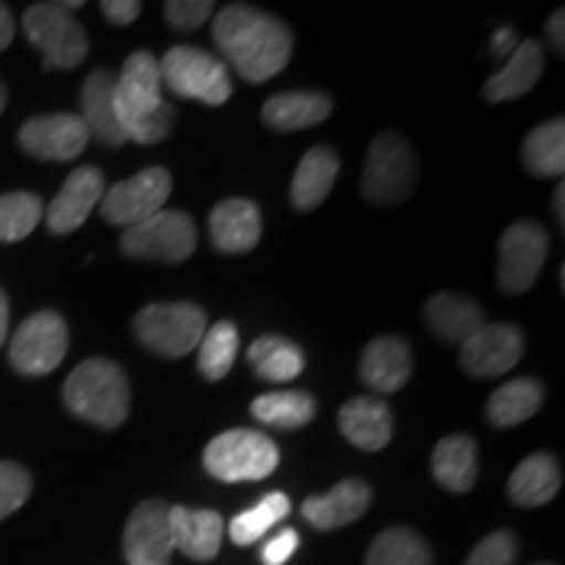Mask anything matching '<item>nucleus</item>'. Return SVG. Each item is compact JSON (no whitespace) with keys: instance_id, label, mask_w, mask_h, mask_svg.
<instances>
[{"instance_id":"f257e3e1","label":"nucleus","mask_w":565,"mask_h":565,"mask_svg":"<svg viewBox=\"0 0 565 565\" xmlns=\"http://www.w3.org/2000/svg\"><path fill=\"white\" fill-rule=\"evenodd\" d=\"M212 38L221 53L242 74V79L263 84L288 66L294 51V34L280 19L233 3L215 13Z\"/></svg>"},{"instance_id":"f03ea898","label":"nucleus","mask_w":565,"mask_h":565,"mask_svg":"<svg viewBox=\"0 0 565 565\" xmlns=\"http://www.w3.org/2000/svg\"><path fill=\"white\" fill-rule=\"evenodd\" d=\"M116 116L137 145H158L171 134L175 110L162 100L160 61L152 53L137 51L126 58L116 76Z\"/></svg>"},{"instance_id":"7ed1b4c3","label":"nucleus","mask_w":565,"mask_h":565,"mask_svg":"<svg viewBox=\"0 0 565 565\" xmlns=\"http://www.w3.org/2000/svg\"><path fill=\"white\" fill-rule=\"evenodd\" d=\"M68 412L103 429L121 427L131 408L129 377L108 359H87L63 385Z\"/></svg>"},{"instance_id":"20e7f679","label":"nucleus","mask_w":565,"mask_h":565,"mask_svg":"<svg viewBox=\"0 0 565 565\" xmlns=\"http://www.w3.org/2000/svg\"><path fill=\"white\" fill-rule=\"evenodd\" d=\"M278 445L257 429H228L204 450V469L221 482H259L278 469Z\"/></svg>"},{"instance_id":"39448f33","label":"nucleus","mask_w":565,"mask_h":565,"mask_svg":"<svg viewBox=\"0 0 565 565\" xmlns=\"http://www.w3.org/2000/svg\"><path fill=\"white\" fill-rule=\"evenodd\" d=\"M26 40L42 53L45 68H76L89 53L84 26L74 19L68 3H34L24 11Z\"/></svg>"},{"instance_id":"423d86ee","label":"nucleus","mask_w":565,"mask_h":565,"mask_svg":"<svg viewBox=\"0 0 565 565\" xmlns=\"http://www.w3.org/2000/svg\"><path fill=\"white\" fill-rule=\"evenodd\" d=\"M416 186V154L398 131L374 137L366 152L362 192L372 204H401Z\"/></svg>"},{"instance_id":"0eeeda50","label":"nucleus","mask_w":565,"mask_h":565,"mask_svg":"<svg viewBox=\"0 0 565 565\" xmlns=\"http://www.w3.org/2000/svg\"><path fill=\"white\" fill-rule=\"evenodd\" d=\"M160 76L162 84H168L175 95L186 100L223 105L233 95L228 66L202 47H171L160 61Z\"/></svg>"},{"instance_id":"6e6552de","label":"nucleus","mask_w":565,"mask_h":565,"mask_svg":"<svg viewBox=\"0 0 565 565\" xmlns=\"http://www.w3.org/2000/svg\"><path fill=\"white\" fill-rule=\"evenodd\" d=\"M207 330V315L196 303H150L134 317V333L141 345L160 356L179 359L200 345Z\"/></svg>"},{"instance_id":"1a4fd4ad","label":"nucleus","mask_w":565,"mask_h":565,"mask_svg":"<svg viewBox=\"0 0 565 565\" xmlns=\"http://www.w3.org/2000/svg\"><path fill=\"white\" fill-rule=\"evenodd\" d=\"M196 249V228L186 212L160 210L158 215L147 217L124 231L121 252L131 259L147 263H183Z\"/></svg>"},{"instance_id":"9d476101","label":"nucleus","mask_w":565,"mask_h":565,"mask_svg":"<svg viewBox=\"0 0 565 565\" xmlns=\"http://www.w3.org/2000/svg\"><path fill=\"white\" fill-rule=\"evenodd\" d=\"M68 351V328L58 312L32 315L11 338L9 359L13 370L26 377H42L58 370Z\"/></svg>"},{"instance_id":"9b49d317","label":"nucleus","mask_w":565,"mask_h":565,"mask_svg":"<svg viewBox=\"0 0 565 565\" xmlns=\"http://www.w3.org/2000/svg\"><path fill=\"white\" fill-rule=\"evenodd\" d=\"M173 189V179L166 168L152 166L116 186H110L100 200V215L110 225H137L147 217L158 215L168 202Z\"/></svg>"},{"instance_id":"f8f14e48","label":"nucleus","mask_w":565,"mask_h":565,"mask_svg":"<svg viewBox=\"0 0 565 565\" xmlns=\"http://www.w3.org/2000/svg\"><path fill=\"white\" fill-rule=\"evenodd\" d=\"M550 252V236L540 223L519 221L500 238L498 282L505 294H524L540 278Z\"/></svg>"},{"instance_id":"ddd939ff","label":"nucleus","mask_w":565,"mask_h":565,"mask_svg":"<svg viewBox=\"0 0 565 565\" xmlns=\"http://www.w3.org/2000/svg\"><path fill=\"white\" fill-rule=\"evenodd\" d=\"M21 150L38 160L66 162L79 158L89 145V131L82 116L74 113H51V116H34L19 131Z\"/></svg>"},{"instance_id":"4468645a","label":"nucleus","mask_w":565,"mask_h":565,"mask_svg":"<svg viewBox=\"0 0 565 565\" xmlns=\"http://www.w3.org/2000/svg\"><path fill=\"white\" fill-rule=\"evenodd\" d=\"M175 553L168 505L160 500H145L134 508L124 529L126 565H171Z\"/></svg>"},{"instance_id":"2eb2a0df","label":"nucleus","mask_w":565,"mask_h":565,"mask_svg":"<svg viewBox=\"0 0 565 565\" xmlns=\"http://www.w3.org/2000/svg\"><path fill=\"white\" fill-rule=\"evenodd\" d=\"M524 356V335L513 324H484L461 345V366L475 377H498L511 372Z\"/></svg>"},{"instance_id":"dca6fc26","label":"nucleus","mask_w":565,"mask_h":565,"mask_svg":"<svg viewBox=\"0 0 565 565\" xmlns=\"http://www.w3.org/2000/svg\"><path fill=\"white\" fill-rule=\"evenodd\" d=\"M105 194V179L97 168L82 166L68 175L61 192L47 207V231L66 236L82 228L95 204H100Z\"/></svg>"},{"instance_id":"f3484780","label":"nucleus","mask_w":565,"mask_h":565,"mask_svg":"<svg viewBox=\"0 0 565 565\" xmlns=\"http://www.w3.org/2000/svg\"><path fill=\"white\" fill-rule=\"evenodd\" d=\"M82 121L87 126L89 139L108 147H121L129 141L116 116V74L97 68L82 84Z\"/></svg>"},{"instance_id":"a211bd4d","label":"nucleus","mask_w":565,"mask_h":565,"mask_svg":"<svg viewBox=\"0 0 565 565\" xmlns=\"http://www.w3.org/2000/svg\"><path fill=\"white\" fill-rule=\"evenodd\" d=\"M370 503V487H366L362 479H345V482L335 484L330 492L315 494V498L303 500L301 513L315 529L330 532V529L349 526L353 521L362 519Z\"/></svg>"},{"instance_id":"6ab92c4d","label":"nucleus","mask_w":565,"mask_h":565,"mask_svg":"<svg viewBox=\"0 0 565 565\" xmlns=\"http://www.w3.org/2000/svg\"><path fill=\"white\" fill-rule=\"evenodd\" d=\"M210 236L225 254L252 252L263 236V212L249 200H225L212 210Z\"/></svg>"},{"instance_id":"aec40b11","label":"nucleus","mask_w":565,"mask_h":565,"mask_svg":"<svg viewBox=\"0 0 565 565\" xmlns=\"http://www.w3.org/2000/svg\"><path fill=\"white\" fill-rule=\"evenodd\" d=\"M168 524L175 550L192 561H212L223 545V519L215 511H192V508H168Z\"/></svg>"},{"instance_id":"412c9836","label":"nucleus","mask_w":565,"mask_h":565,"mask_svg":"<svg viewBox=\"0 0 565 565\" xmlns=\"http://www.w3.org/2000/svg\"><path fill=\"white\" fill-rule=\"evenodd\" d=\"M542 68H545V53L536 40L519 42V47L508 55L505 66L492 74L484 84V100L487 103H508L519 100L526 92L534 89L540 82Z\"/></svg>"},{"instance_id":"4be33fe9","label":"nucleus","mask_w":565,"mask_h":565,"mask_svg":"<svg viewBox=\"0 0 565 565\" xmlns=\"http://www.w3.org/2000/svg\"><path fill=\"white\" fill-rule=\"evenodd\" d=\"M412 370L414 356L404 338H377L362 353V380L380 393L401 391L412 377Z\"/></svg>"},{"instance_id":"5701e85b","label":"nucleus","mask_w":565,"mask_h":565,"mask_svg":"<svg viewBox=\"0 0 565 565\" xmlns=\"http://www.w3.org/2000/svg\"><path fill=\"white\" fill-rule=\"evenodd\" d=\"M424 320L429 330L440 338L443 343L463 345L477 330H482L487 320L477 301L466 299L458 294H435L424 307Z\"/></svg>"},{"instance_id":"b1692460","label":"nucleus","mask_w":565,"mask_h":565,"mask_svg":"<svg viewBox=\"0 0 565 565\" xmlns=\"http://www.w3.org/2000/svg\"><path fill=\"white\" fill-rule=\"evenodd\" d=\"M338 424L345 440L362 450H383L393 440L391 406L377 398H353L341 408Z\"/></svg>"},{"instance_id":"393cba45","label":"nucleus","mask_w":565,"mask_h":565,"mask_svg":"<svg viewBox=\"0 0 565 565\" xmlns=\"http://www.w3.org/2000/svg\"><path fill=\"white\" fill-rule=\"evenodd\" d=\"M333 103L322 92H282L265 103L263 121L275 131H301L322 124Z\"/></svg>"},{"instance_id":"a878e982","label":"nucleus","mask_w":565,"mask_h":565,"mask_svg":"<svg viewBox=\"0 0 565 565\" xmlns=\"http://www.w3.org/2000/svg\"><path fill=\"white\" fill-rule=\"evenodd\" d=\"M561 482L563 475L555 458L550 454H534L515 466L508 479V498L524 508L545 505L561 490Z\"/></svg>"},{"instance_id":"bb28decb","label":"nucleus","mask_w":565,"mask_h":565,"mask_svg":"<svg viewBox=\"0 0 565 565\" xmlns=\"http://www.w3.org/2000/svg\"><path fill=\"white\" fill-rule=\"evenodd\" d=\"M341 171V160L330 147H312L303 154L291 181V202L296 210H315L330 194Z\"/></svg>"},{"instance_id":"cd10ccee","label":"nucleus","mask_w":565,"mask_h":565,"mask_svg":"<svg viewBox=\"0 0 565 565\" xmlns=\"http://www.w3.org/2000/svg\"><path fill=\"white\" fill-rule=\"evenodd\" d=\"M433 475L448 492H469L477 484V443L466 435H450L437 443Z\"/></svg>"},{"instance_id":"c85d7f7f","label":"nucleus","mask_w":565,"mask_h":565,"mask_svg":"<svg viewBox=\"0 0 565 565\" xmlns=\"http://www.w3.org/2000/svg\"><path fill=\"white\" fill-rule=\"evenodd\" d=\"M542 401H545L542 385L532 377H519L490 395L487 416L494 427H515V424L532 419L542 408Z\"/></svg>"},{"instance_id":"c756f323","label":"nucleus","mask_w":565,"mask_h":565,"mask_svg":"<svg viewBox=\"0 0 565 565\" xmlns=\"http://www.w3.org/2000/svg\"><path fill=\"white\" fill-rule=\"evenodd\" d=\"M524 166L532 175L540 179H555L565 171V121H545L529 131L524 139Z\"/></svg>"},{"instance_id":"7c9ffc66","label":"nucleus","mask_w":565,"mask_h":565,"mask_svg":"<svg viewBox=\"0 0 565 565\" xmlns=\"http://www.w3.org/2000/svg\"><path fill=\"white\" fill-rule=\"evenodd\" d=\"M249 362L267 383H291L303 370V353L286 338L263 335L249 345Z\"/></svg>"},{"instance_id":"2f4dec72","label":"nucleus","mask_w":565,"mask_h":565,"mask_svg":"<svg viewBox=\"0 0 565 565\" xmlns=\"http://www.w3.org/2000/svg\"><path fill=\"white\" fill-rule=\"evenodd\" d=\"M317 414V404L312 395L299 391L265 393L252 404V416L263 422L265 427L278 429H299L309 424Z\"/></svg>"},{"instance_id":"473e14b6","label":"nucleus","mask_w":565,"mask_h":565,"mask_svg":"<svg viewBox=\"0 0 565 565\" xmlns=\"http://www.w3.org/2000/svg\"><path fill=\"white\" fill-rule=\"evenodd\" d=\"M366 565H433V553L412 529L395 526L374 536Z\"/></svg>"},{"instance_id":"72a5a7b5","label":"nucleus","mask_w":565,"mask_h":565,"mask_svg":"<svg viewBox=\"0 0 565 565\" xmlns=\"http://www.w3.org/2000/svg\"><path fill=\"white\" fill-rule=\"evenodd\" d=\"M291 513V500L282 492H270L259 500L257 505L249 508V511L238 513L236 519L231 521V540L236 545H254L263 536L270 532L273 526H278L286 515Z\"/></svg>"},{"instance_id":"f704fd0d","label":"nucleus","mask_w":565,"mask_h":565,"mask_svg":"<svg viewBox=\"0 0 565 565\" xmlns=\"http://www.w3.org/2000/svg\"><path fill=\"white\" fill-rule=\"evenodd\" d=\"M236 353H238V330L236 324L223 320L212 328L204 330L202 341H200V372L204 377L217 383L223 380L225 374L231 372L233 362H236Z\"/></svg>"},{"instance_id":"c9c22d12","label":"nucleus","mask_w":565,"mask_h":565,"mask_svg":"<svg viewBox=\"0 0 565 565\" xmlns=\"http://www.w3.org/2000/svg\"><path fill=\"white\" fill-rule=\"evenodd\" d=\"M42 200L30 192L0 194V244L26 238L42 221Z\"/></svg>"},{"instance_id":"e433bc0d","label":"nucleus","mask_w":565,"mask_h":565,"mask_svg":"<svg viewBox=\"0 0 565 565\" xmlns=\"http://www.w3.org/2000/svg\"><path fill=\"white\" fill-rule=\"evenodd\" d=\"M32 494V477L24 466L0 461V521L17 513Z\"/></svg>"},{"instance_id":"4c0bfd02","label":"nucleus","mask_w":565,"mask_h":565,"mask_svg":"<svg viewBox=\"0 0 565 565\" xmlns=\"http://www.w3.org/2000/svg\"><path fill=\"white\" fill-rule=\"evenodd\" d=\"M515 553H519V542L511 532H492L471 550L463 565H513Z\"/></svg>"},{"instance_id":"58836bf2","label":"nucleus","mask_w":565,"mask_h":565,"mask_svg":"<svg viewBox=\"0 0 565 565\" xmlns=\"http://www.w3.org/2000/svg\"><path fill=\"white\" fill-rule=\"evenodd\" d=\"M215 11V3L210 0H168L166 3V19L173 30L192 32L200 30Z\"/></svg>"},{"instance_id":"ea45409f","label":"nucleus","mask_w":565,"mask_h":565,"mask_svg":"<svg viewBox=\"0 0 565 565\" xmlns=\"http://www.w3.org/2000/svg\"><path fill=\"white\" fill-rule=\"evenodd\" d=\"M299 550V534L294 529H282L273 536V540L265 542L263 547V563L265 565H286L291 561V555Z\"/></svg>"},{"instance_id":"a19ab883","label":"nucleus","mask_w":565,"mask_h":565,"mask_svg":"<svg viewBox=\"0 0 565 565\" xmlns=\"http://www.w3.org/2000/svg\"><path fill=\"white\" fill-rule=\"evenodd\" d=\"M100 11L110 24L129 26L141 13V3H137V0H103Z\"/></svg>"},{"instance_id":"79ce46f5","label":"nucleus","mask_w":565,"mask_h":565,"mask_svg":"<svg viewBox=\"0 0 565 565\" xmlns=\"http://www.w3.org/2000/svg\"><path fill=\"white\" fill-rule=\"evenodd\" d=\"M13 34H17V24H13V17L9 6L0 3V53L13 42Z\"/></svg>"},{"instance_id":"37998d69","label":"nucleus","mask_w":565,"mask_h":565,"mask_svg":"<svg viewBox=\"0 0 565 565\" xmlns=\"http://www.w3.org/2000/svg\"><path fill=\"white\" fill-rule=\"evenodd\" d=\"M515 47H519V38H515L513 30H500L498 34L492 38V51L494 55H511Z\"/></svg>"},{"instance_id":"c03bdc74","label":"nucleus","mask_w":565,"mask_h":565,"mask_svg":"<svg viewBox=\"0 0 565 565\" xmlns=\"http://www.w3.org/2000/svg\"><path fill=\"white\" fill-rule=\"evenodd\" d=\"M563 21H565V13H563V9H557V11L553 13V19L547 21V38H550V42H553V45H555L557 51H561V53H563V47H565Z\"/></svg>"},{"instance_id":"a18cd8bd","label":"nucleus","mask_w":565,"mask_h":565,"mask_svg":"<svg viewBox=\"0 0 565 565\" xmlns=\"http://www.w3.org/2000/svg\"><path fill=\"white\" fill-rule=\"evenodd\" d=\"M9 317H11L9 299H6V294L0 291V349H3L6 335H9Z\"/></svg>"},{"instance_id":"49530a36","label":"nucleus","mask_w":565,"mask_h":565,"mask_svg":"<svg viewBox=\"0 0 565 565\" xmlns=\"http://www.w3.org/2000/svg\"><path fill=\"white\" fill-rule=\"evenodd\" d=\"M553 210H555V215H557V223H561V228H563V225H565V183L563 181L555 186Z\"/></svg>"},{"instance_id":"de8ad7c7","label":"nucleus","mask_w":565,"mask_h":565,"mask_svg":"<svg viewBox=\"0 0 565 565\" xmlns=\"http://www.w3.org/2000/svg\"><path fill=\"white\" fill-rule=\"evenodd\" d=\"M6 100H9V92H6V84L0 82V113L6 108Z\"/></svg>"},{"instance_id":"09e8293b","label":"nucleus","mask_w":565,"mask_h":565,"mask_svg":"<svg viewBox=\"0 0 565 565\" xmlns=\"http://www.w3.org/2000/svg\"><path fill=\"white\" fill-rule=\"evenodd\" d=\"M536 565H550V563H536Z\"/></svg>"}]
</instances>
